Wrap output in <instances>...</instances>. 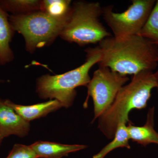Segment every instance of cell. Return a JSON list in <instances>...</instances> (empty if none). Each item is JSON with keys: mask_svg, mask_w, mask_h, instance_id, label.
<instances>
[{"mask_svg": "<svg viewBox=\"0 0 158 158\" xmlns=\"http://www.w3.org/2000/svg\"><path fill=\"white\" fill-rule=\"evenodd\" d=\"M157 62L158 64V59L157 60ZM154 73V75L156 77V78L158 80V69H157V70L156 72L155 73Z\"/></svg>", "mask_w": 158, "mask_h": 158, "instance_id": "ac0fdd59", "label": "cell"}, {"mask_svg": "<svg viewBox=\"0 0 158 158\" xmlns=\"http://www.w3.org/2000/svg\"><path fill=\"white\" fill-rule=\"evenodd\" d=\"M102 14V7L98 2H75L60 37L81 46L99 43L105 38L112 37L100 21Z\"/></svg>", "mask_w": 158, "mask_h": 158, "instance_id": "277c9868", "label": "cell"}, {"mask_svg": "<svg viewBox=\"0 0 158 158\" xmlns=\"http://www.w3.org/2000/svg\"><path fill=\"white\" fill-rule=\"evenodd\" d=\"M99 67H107L125 76L153 71L158 64V45L139 35L110 37L99 43Z\"/></svg>", "mask_w": 158, "mask_h": 158, "instance_id": "6da1fadb", "label": "cell"}, {"mask_svg": "<svg viewBox=\"0 0 158 158\" xmlns=\"http://www.w3.org/2000/svg\"><path fill=\"white\" fill-rule=\"evenodd\" d=\"M4 81H4V80H2V79H0V83H3Z\"/></svg>", "mask_w": 158, "mask_h": 158, "instance_id": "ffe728a7", "label": "cell"}, {"mask_svg": "<svg viewBox=\"0 0 158 158\" xmlns=\"http://www.w3.org/2000/svg\"><path fill=\"white\" fill-rule=\"evenodd\" d=\"M69 18H58L41 11L9 16L12 28L23 35L26 49L31 53L49 45L60 36Z\"/></svg>", "mask_w": 158, "mask_h": 158, "instance_id": "5b68a950", "label": "cell"}, {"mask_svg": "<svg viewBox=\"0 0 158 158\" xmlns=\"http://www.w3.org/2000/svg\"><path fill=\"white\" fill-rule=\"evenodd\" d=\"M39 158H62L69 153L85 149L87 146L81 144H65L39 141L30 145Z\"/></svg>", "mask_w": 158, "mask_h": 158, "instance_id": "8fae6325", "label": "cell"}, {"mask_svg": "<svg viewBox=\"0 0 158 158\" xmlns=\"http://www.w3.org/2000/svg\"><path fill=\"white\" fill-rule=\"evenodd\" d=\"M126 120H122L118 123L113 140L105 146L98 153L94 155L93 158H104L109 153L118 148H131L130 137Z\"/></svg>", "mask_w": 158, "mask_h": 158, "instance_id": "4fadbf2b", "label": "cell"}, {"mask_svg": "<svg viewBox=\"0 0 158 158\" xmlns=\"http://www.w3.org/2000/svg\"><path fill=\"white\" fill-rule=\"evenodd\" d=\"M138 35L158 45V0L156 1L147 22Z\"/></svg>", "mask_w": 158, "mask_h": 158, "instance_id": "2e32d148", "label": "cell"}, {"mask_svg": "<svg viewBox=\"0 0 158 158\" xmlns=\"http://www.w3.org/2000/svg\"><path fill=\"white\" fill-rule=\"evenodd\" d=\"M0 6L12 15L28 14L40 11L41 1L34 0H1Z\"/></svg>", "mask_w": 158, "mask_h": 158, "instance_id": "5bb4252c", "label": "cell"}, {"mask_svg": "<svg viewBox=\"0 0 158 158\" xmlns=\"http://www.w3.org/2000/svg\"><path fill=\"white\" fill-rule=\"evenodd\" d=\"M9 15L0 6V65H5L14 59L10 43L15 31L9 19Z\"/></svg>", "mask_w": 158, "mask_h": 158, "instance_id": "7c38bea8", "label": "cell"}, {"mask_svg": "<svg viewBox=\"0 0 158 158\" xmlns=\"http://www.w3.org/2000/svg\"><path fill=\"white\" fill-rule=\"evenodd\" d=\"M3 139H4V138H3V137L0 135V144H1V142H2Z\"/></svg>", "mask_w": 158, "mask_h": 158, "instance_id": "d6986e66", "label": "cell"}, {"mask_svg": "<svg viewBox=\"0 0 158 158\" xmlns=\"http://www.w3.org/2000/svg\"><path fill=\"white\" fill-rule=\"evenodd\" d=\"M154 107L150 108L146 122L142 126H136L131 121L128 122L127 131L132 141L144 147L151 144L158 145V133L154 129Z\"/></svg>", "mask_w": 158, "mask_h": 158, "instance_id": "9c48e42d", "label": "cell"}, {"mask_svg": "<svg viewBox=\"0 0 158 158\" xmlns=\"http://www.w3.org/2000/svg\"><path fill=\"white\" fill-rule=\"evenodd\" d=\"M85 62L77 68L56 75H45L37 80V91L43 99H55L62 107L68 108L73 104L77 95L75 89L87 87L90 82L89 71L100 60L101 54L98 46L85 50Z\"/></svg>", "mask_w": 158, "mask_h": 158, "instance_id": "3957f363", "label": "cell"}, {"mask_svg": "<svg viewBox=\"0 0 158 158\" xmlns=\"http://www.w3.org/2000/svg\"><path fill=\"white\" fill-rule=\"evenodd\" d=\"M129 81L127 76L112 71L107 67H99L87 86L88 97L93 99L94 117L92 122L109 109L118 91Z\"/></svg>", "mask_w": 158, "mask_h": 158, "instance_id": "52a82bcc", "label": "cell"}, {"mask_svg": "<svg viewBox=\"0 0 158 158\" xmlns=\"http://www.w3.org/2000/svg\"><path fill=\"white\" fill-rule=\"evenodd\" d=\"M154 88L158 93V80L153 71H144L133 75L131 82L120 89L111 106L98 118L99 129L108 139L114 138L118 123L130 121L128 115L132 110L146 108Z\"/></svg>", "mask_w": 158, "mask_h": 158, "instance_id": "7a4b0ae2", "label": "cell"}, {"mask_svg": "<svg viewBox=\"0 0 158 158\" xmlns=\"http://www.w3.org/2000/svg\"><path fill=\"white\" fill-rule=\"evenodd\" d=\"M71 3L69 0H44L41 1L40 11L58 18H69L72 6Z\"/></svg>", "mask_w": 158, "mask_h": 158, "instance_id": "9a60e30c", "label": "cell"}, {"mask_svg": "<svg viewBox=\"0 0 158 158\" xmlns=\"http://www.w3.org/2000/svg\"><path fill=\"white\" fill-rule=\"evenodd\" d=\"M6 103L26 121L44 117L48 113L62 107V105L57 100L54 99L45 102L31 106H22L16 104L9 100H5Z\"/></svg>", "mask_w": 158, "mask_h": 158, "instance_id": "30bf717a", "label": "cell"}, {"mask_svg": "<svg viewBox=\"0 0 158 158\" xmlns=\"http://www.w3.org/2000/svg\"><path fill=\"white\" fill-rule=\"evenodd\" d=\"M6 158H39L31 146L15 144Z\"/></svg>", "mask_w": 158, "mask_h": 158, "instance_id": "e0dca14e", "label": "cell"}, {"mask_svg": "<svg viewBox=\"0 0 158 158\" xmlns=\"http://www.w3.org/2000/svg\"><path fill=\"white\" fill-rule=\"evenodd\" d=\"M30 128L29 122L7 105L5 100L0 98V135L3 138L11 135L24 137L28 135Z\"/></svg>", "mask_w": 158, "mask_h": 158, "instance_id": "ba28073f", "label": "cell"}, {"mask_svg": "<svg viewBox=\"0 0 158 158\" xmlns=\"http://www.w3.org/2000/svg\"><path fill=\"white\" fill-rule=\"evenodd\" d=\"M155 0H133L125 11L116 13L113 6L102 8V15L116 37L138 35L145 25Z\"/></svg>", "mask_w": 158, "mask_h": 158, "instance_id": "8992f818", "label": "cell"}]
</instances>
